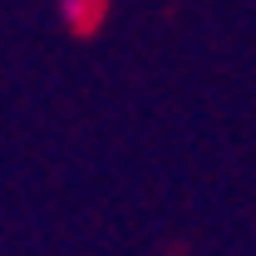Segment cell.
<instances>
[{
    "label": "cell",
    "instance_id": "obj_1",
    "mask_svg": "<svg viewBox=\"0 0 256 256\" xmlns=\"http://www.w3.org/2000/svg\"><path fill=\"white\" fill-rule=\"evenodd\" d=\"M60 15H64V25H69V30L89 34L98 20H104V0H60Z\"/></svg>",
    "mask_w": 256,
    "mask_h": 256
}]
</instances>
